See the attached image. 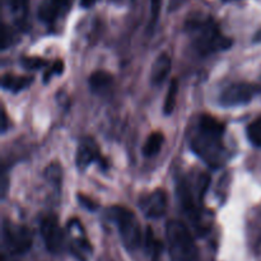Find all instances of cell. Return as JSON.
Returning <instances> with one entry per match:
<instances>
[{"mask_svg":"<svg viewBox=\"0 0 261 261\" xmlns=\"http://www.w3.org/2000/svg\"><path fill=\"white\" fill-rule=\"evenodd\" d=\"M226 126L211 115H201L198 119L190 139L193 152L206 165L219 168L227 162V148L224 145Z\"/></svg>","mask_w":261,"mask_h":261,"instance_id":"1","label":"cell"},{"mask_svg":"<svg viewBox=\"0 0 261 261\" xmlns=\"http://www.w3.org/2000/svg\"><path fill=\"white\" fill-rule=\"evenodd\" d=\"M188 31L193 37L194 47L200 55L208 56L217 51L227 50L233 41L221 32L212 18L204 20H193L188 24Z\"/></svg>","mask_w":261,"mask_h":261,"instance_id":"2","label":"cell"},{"mask_svg":"<svg viewBox=\"0 0 261 261\" xmlns=\"http://www.w3.org/2000/svg\"><path fill=\"white\" fill-rule=\"evenodd\" d=\"M168 251L175 261H195L199 250L191 231L181 221H170L166 226Z\"/></svg>","mask_w":261,"mask_h":261,"instance_id":"3","label":"cell"},{"mask_svg":"<svg viewBox=\"0 0 261 261\" xmlns=\"http://www.w3.org/2000/svg\"><path fill=\"white\" fill-rule=\"evenodd\" d=\"M107 216L116 224L122 244L129 251H134L142 245L143 231L135 213L125 206L115 205L109 208Z\"/></svg>","mask_w":261,"mask_h":261,"instance_id":"4","label":"cell"},{"mask_svg":"<svg viewBox=\"0 0 261 261\" xmlns=\"http://www.w3.org/2000/svg\"><path fill=\"white\" fill-rule=\"evenodd\" d=\"M3 241L8 251L13 255L24 254L32 247V233L23 224L4 221L3 223Z\"/></svg>","mask_w":261,"mask_h":261,"instance_id":"5","label":"cell"},{"mask_svg":"<svg viewBox=\"0 0 261 261\" xmlns=\"http://www.w3.org/2000/svg\"><path fill=\"white\" fill-rule=\"evenodd\" d=\"M261 92V87L247 82L229 84L222 91L219 103L223 107H239L247 105Z\"/></svg>","mask_w":261,"mask_h":261,"instance_id":"6","label":"cell"},{"mask_svg":"<svg viewBox=\"0 0 261 261\" xmlns=\"http://www.w3.org/2000/svg\"><path fill=\"white\" fill-rule=\"evenodd\" d=\"M41 236L45 242L46 249L53 254H59L63 251L65 245V236L63 233L58 217L47 216L43 217L40 223Z\"/></svg>","mask_w":261,"mask_h":261,"instance_id":"7","label":"cell"},{"mask_svg":"<svg viewBox=\"0 0 261 261\" xmlns=\"http://www.w3.org/2000/svg\"><path fill=\"white\" fill-rule=\"evenodd\" d=\"M92 163H98L103 170L107 168V162L101 154L98 144L91 137L83 138L76 150V166L79 170H86Z\"/></svg>","mask_w":261,"mask_h":261,"instance_id":"8","label":"cell"},{"mask_svg":"<svg viewBox=\"0 0 261 261\" xmlns=\"http://www.w3.org/2000/svg\"><path fill=\"white\" fill-rule=\"evenodd\" d=\"M168 205L167 193L165 190L153 191L140 199L139 206L144 216L149 219H158L166 214Z\"/></svg>","mask_w":261,"mask_h":261,"instance_id":"9","label":"cell"},{"mask_svg":"<svg viewBox=\"0 0 261 261\" xmlns=\"http://www.w3.org/2000/svg\"><path fill=\"white\" fill-rule=\"evenodd\" d=\"M71 0H43L38 9V15L43 22L51 23L70 7Z\"/></svg>","mask_w":261,"mask_h":261,"instance_id":"10","label":"cell"},{"mask_svg":"<svg viewBox=\"0 0 261 261\" xmlns=\"http://www.w3.org/2000/svg\"><path fill=\"white\" fill-rule=\"evenodd\" d=\"M171 68H172V60H171L170 55L167 54H161L157 59H155L154 64L152 66V82L155 86H160L170 74Z\"/></svg>","mask_w":261,"mask_h":261,"instance_id":"11","label":"cell"},{"mask_svg":"<svg viewBox=\"0 0 261 261\" xmlns=\"http://www.w3.org/2000/svg\"><path fill=\"white\" fill-rule=\"evenodd\" d=\"M32 76H19L13 74H5L2 78V87L10 92H19L28 88L32 84Z\"/></svg>","mask_w":261,"mask_h":261,"instance_id":"12","label":"cell"},{"mask_svg":"<svg viewBox=\"0 0 261 261\" xmlns=\"http://www.w3.org/2000/svg\"><path fill=\"white\" fill-rule=\"evenodd\" d=\"M114 82V76L105 70H97L89 76V87L93 92H101L103 89H107Z\"/></svg>","mask_w":261,"mask_h":261,"instance_id":"13","label":"cell"},{"mask_svg":"<svg viewBox=\"0 0 261 261\" xmlns=\"http://www.w3.org/2000/svg\"><path fill=\"white\" fill-rule=\"evenodd\" d=\"M163 142H165V137H163L162 133H152V134L148 137L144 147H143V154H144V157L150 158L157 155L158 153H160V150L162 149Z\"/></svg>","mask_w":261,"mask_h":261,"instance_id":"14","label":"cell"},{"mask_svg":"<svg viewBox=\"0 0 261 261\" xmlns=\"http://www.w3.org/2000/svg\"><path fill=\"white\" fill-rule=\"evenodd\" d=\"M178 93V82L177 79H173L168 87L167 94H166L165 105H163V112L165 115H171L176 107V99H177Z\"/></svg>","mask_w":261,"mask_h":261,"instance_id":"15","label":"cell"},{"mask_svg":"<svg viewBox=\"0 0 261 261\" xmlns=\"http://www.w3.org/2000/svg\"><path fill=\"white\" fill-rule=\"evenodd\" d=\"M247 139L255 147H261V116L255 119L246 129Z\"/></svg>","mask_w":261,"mask_h":261,"instance_id":"16","label":"cell"},{"mask_svg":"<svg viewBox=\"0 0 261 261\" xmlns=\"http://www.w3.org/2000/svg\"><path fill=\"white\" fill-rule=\"evenodd\" d=\"M22 66L27 70H37L47 65V61L42 58H35V56H24L20 60Z\"/></svg>","mask_w":261,"mask_h":261,"instance_id":"17","label":"cell"},{"mask_svg":"<svg viewBox=\"0 0 261 261\" xmlns=\"http://www.w3.org/2000/svg\"><path fill=\"white\" fill-rule=\"evenodd\" d=\"M63 70H64V61L56 60L55 63L53 64V66L50 68V70L46 71L45 75H43V81H45V83H47L54 75H60V74H63Z\"/></svg>","mask_w":261,"mask_h":261,"instance_id":"18","label":"cell"},{"mask_svg":"<svg viewBox=\"0 0 261 261\" xmlns=\"http://www.w3.org/2000/svg\"><path fill=\"white\" fill-rule=\"evenodd\" d=\"M78 200H79V203H81V205H83L84 208L88 209V211L94 212V211H97V209H98V205H97L96 201H93L91 198L83 195V194H79Z\"/></svg>","mask_w":261,"mask_h":261,"instance_id":"19","label":"cell"},{"mask_svg":"<svg viewBox=\"0 0 261 261\" xmlns=\"http://www.w3.org/2000/svg\"><path fill=\"white\" fill-rule=\"evenodd\" d=\"M161 3H162V0H152V15H150L149 28L154 27L155 22H157L161 12Z\"/></svg>","mask_w":261,"mask_h":261,"instance_id":"20","label":"cell"},{"mask_svg":"<svg viewBox=\"0 0 261 261\" xmlns=\"http://www.w3.org/2000/svg\"><path fill=\"white\" fill-rule=\"evenodd\" d=\"M12 2V8L14 12H22L27 8L28 0H10Z\"/></svg>","mask_w":261,"mask_h":261,"instance_id":"21","label":"cell"},{"mask_svg":"<svg viewBox=\"0 0 261 261\" xmlns=\"http://www.w3.org/2000/svg\"><path fill=\"white\" fill-rule=\"evenodd\" d=\"M96 0H81V5L83 8H91L92 5H94Z\"/></svg>","mask_w":261,"mask_h":261,"instance_id":"22","label":"cell"},{"mask_svg":"<svg viewBox=\"0 0 261 261\" xmlns=\"http://www.w3.org/2000/svg\"><path fill=\"white\" fill-rule=\"evenodd\" d=\"M7 124H8L7 112H5V110H3V127H2L3 133H5V130H7Z\"/></svg>","mask_w":261,"mask_h":261,"instance_id":"23","label":"cell"},{"mask_svg":"<svg viewBox=\"0 0 261 261\" xmlns=\"http://www.w3.org/2000/svg\"><path fill=\"white\" fill-rule=\"evenodd\" d=\"M254 41H255V42H261V30L256 33V35H255Z\"/></svg>","mask_w":261,"mask_h":261,"instance_id":"24","label":"cell"},{"mask_svg":"<svg viewBox=\"0 0 261 261\" xmlns=\"http://www.w3.org/2000/svg\"><path fill=\"white\" fill-rule=\"evenodd\" d=\"M223 2H226V3H229V2H234V0H223Z\"/></svg>","mask_w":261,"mask_h":261,"instance_id":"25","label":"cell"}]
</instances>
